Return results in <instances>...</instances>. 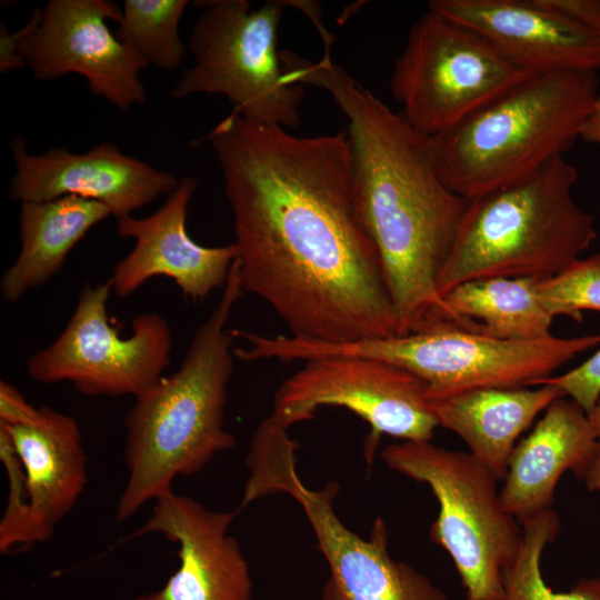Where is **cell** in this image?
I'll return each mask as SVG.
<instances>
[{"label":"cell","mask_w":600,"mask_h":600,"mask_svg":"<svg viewBox=\"0 0 600 600\" xmlns=\"http://www.w3.org/2000/svg\"><path fill=\"white\" fill-rule=\"evenodd\" d=\"M560 529L559 514L552 508L521 522V542L503 570L500 600H600L598 577L581 579L567 592H556L544 582L541 556Z\"/></svg>","instance_id":"603a6c76"},{"label":"cell","mask_w":600,"mask_h":600,"mask_svg":"<svg viewBox=\"0 0 600 600\" xmlns=\"http://www.w3.org/2000/svg\"><path fill=\"white\" fill-rule=\"evenodd\" d=\"M297 448L279 442L262 450L251 468L248 492L256 500L284 492L300 504L331 573L323 600H448L427 576L390 556L381 518L373 522L370 536L361 538L334 511L337 482L312 490L301 481Z\"/></svg>","instance_id":"8fae6325"},{"label":"cell","mask_w":600,"mask_h":600,"mask_svg":"<svg viewBox=\"0 0 600 600\" xmlns=\"http://www.w3.org/2000/svg\"><path fill=\"white\" fill-rule=\"evenodd\" d=\"M108 281L86 283L64 329L27 361L30 380L41 384L70 382L89 397L134 399L152 388L170 364L172 331L161 314L144 312L131 321L123 338L109 321Z\"/></svg>","instance_id":"7c38bea8"},{"label":"cell","mask_w":600,"mask_h":600,"mask_svg":"<svg viewBox=\"0 0 600 600\" xmlns=\"http://www.w3.org/2000/svg\"><path fill=\"white\" fill-rule=\"evenodd\" d=\"M579 173L558 156L510 184L469 200L438 291L487 278H550L597 238L592 217L573 200Z\"/></svg>","instance_id":"5b68a950"},{"label":"cell","mask_w":600,"mask_h":600,"mask_svg":"<svg viewBox=\"0 0 600 600\" xmlns=\"http://www.w3.org/2000/svg\"><path fill=\"white\" fill-rule=\"evenodd\" d=\"M3 427L26 476L34 519L46 540L72 510L88 479V458L78 422L50 407H40L36 422Z\"/></svg>","instance_id":"d6986e66"},{"label":"cell","mask_w":600,"mask_h":600,"mask_svg":"<svg viewBox=\"0 0 600 600\" xmlns=\"http://www.w3.org/2000/svg\"><path fill=\"white\" fill-rule=\"evenodd\" d=\"M597 440V451L587 472L581 479L587 490L600 493V399L589 414Z\"/></svg>","instance_id":"f546056e"},{"label":"cell","mask_w":600,"mask_h":600,"mask_svg":"<svg viewBox=\"0 0 600 600\" xmlns=\"http://www.w3.org/2000/svg\"><path fill=\"white\" fill-rule=\"evenodd\" d=\"M428 9L479 33L524 71L600 69V34L543 0H432Z\"/></svg>","instance_id":"e0dca14e"},{"label":"cell","mask_w":600,"mask_h":600,"mask_svg":"<svg viewBox=\"0 0 600 600\" xmlns=\"http://www.w3.org/2000/svg\"><path fill=\"white\" fill-rule=\"evenodd\" d=\"M188 4L187 0H124L114 36L149 66L176 70L188 51L178 31Z\"/></svg>","instance_id":"cb8c5ba5"},{"label":"cell","mask_w":600,"mask_h":600,"mask_svg":"<svg viewBox=\"0 0 600 600\" xmlns=\"http://www.w3.org/2000/svg\"><path fill=\"white\" fill-rule=\"evenodd\" d=\"M284 79L329 92L348 119L351 189L358 218L374 243L398 317V336L431 326L443 309L438 280L469 200L438 170L431 137L416 130L334 63L281 51Z\"/></svg>","instance_id":"7a4b0ae2"},{"label":"cell","mask_w":600,"mask_h":600,"mask_svg":"<svg viewBox=\"0 0 600 600\" xmlns=\"http://www.w3.org/2000/svg\"><path fill=\"white\" fill-rule=\"evenodd\" d=\"M538 296L552 318L581 321L583 310L600 311V252L577 259L557 274L538 282Z\"/></svg>","instance_id":"d4e9b609"},{"label":"cell","mask_w":600,"mask_h":600,"mask_svg":"<svg viewBox=\"0 0 600 600\" xmlns=\"http://www.w3.org/2000/svg\"><path fill=\"white\" fill-rule=\"evenodd\" d=\"M197 188L196 179L186 176L153 213L117 219L119 237L132 239L134 246L116 263L107 280L114 296L129 297L154 277L171 279L193 302L224 288L237 248L234 243L204 247L189 236L187 213Z\"/></svg>","instance_id":"9a60e30c"},{"label":"cell","mask_w":600,"mask_h":600,"mask_svg":"<svg viewBox=\"0 0 600 600\" xmlns=\"http://www.w3.org/2000/svg\"><path fill=\"white\" fill-rule=\"evenodd\" d=\"M40 408L33 407L12 383L0 381V424L6 427L28 426L36 422Z\"/></svg>","instance_id":"83f0119b"},{"label":"cell","mask_w":600,"mask_h":600,"mask_svg":"<svg viewBox=\"0 0 600 600\" xmlns=\"http://www.w3.org/2000/svg\"><path fill=\"white\" fill-rule=\"evenodd\" d=\"M580 138L584 142L600 146V93L582 127Z\"/></svg>","instance_id":"4dcf8cb0"},{"label":"cell","mask_w":600,"mask_h":600,"mask_svg":"<svg viewBox=\"0 0 600 600\" xmlns=\"http://www.w3.org/2000/svg\"><path fill=\"white\" fill-rule=\"evenodd\" d=\"M0 459L8 477L7 506L0 521V552L46 541L34 519L26 476L8 431L0 426Z\"/></svg>","instance_id":"484cf974"},{"label":"cell","mask_w":600,"mask_h":600,"mask_svg":"<svg viewBox=\"0 0 600 600\" xmlns=\"http://www.w3.org/2000/svg\"><path fill=\"white\" fill-rule=\"evenodd\" d=\"M122 9L109 0H50L10 33L0 23V72L29 67L39 81L68 73L86 78L94 96L121 111L147 100L140 71L148 62L112 32Z\"/></svg>","instance_id":"30bf717a"},{"label":"cell","mask_w":600,"mask_h":600,"mask_svg":"<svg viewBox=\"0 0 600 600\" xmlns=\"http://www.w3.org/2000/svg\"><path fill=\"white\" fill-rule=\"evenodd\" d=\"M551 9L600 34V0H543Z\"/></svg>","instance_id":"f1b7e54d"},{"label":"cell","mask_w":600,"mask_h":600,"mask_svg":"<svg viewBox=\"0 0 600 600\" xmlns=\"http://www.w3.org/2000/svg\"><path fill=\"white\" fill-rule=\"evenodd\" d=\"M566 397L552 384L484 388L430 402L439 426L454 432L469 452L499 481L520 434L554 400Z\"/></svg>","instance_id":"ffe728a7"},{"label":"cell","mask_w":600,"mask_h":600,"mask_svg":"<svg viewBox=\"0 0 600 600\" xmlns=\"http://www.w3.org/2000/svg\"><path fill=\"white\" fill-rule=\"evenodd\" d=\"M233 518L173 490L156 499L133 536L158 533L178 544L179 567L161 589L136 600H252L249 564L230 533Z\"/></svg>","instance_id":"2e32d148"},{"label":"cell","mask_w":600,"mask_h":600,"mask_svg":"<svg viewBox=\"0 0 600 600\" xmlns=\"http://www.w3.org/2000/svg\"><path fill=\"white\" fill-rule=\"evenodd\" d=\"M530 74L479 33L428 9L409 31L390 89L406 120L437 137Z\"/></svg>","instance_id":"9c48e42d"},{"label":"cell","mask_w":600,"mask_h":600,"mask_svg":"<svg viewBox=\"0 0 600 600\" xmlns=\"http://www.w3.org/2000/svg\"><path fill=\"white\" fill-rule=\"evenodd\" d=\"M552 384L578 403L589 416L600 399V350L572 370L551 376L536 386Z\"/></svg>","instance_id":"4316f807"},{"label":"cell","mask_w":600,"mask_h":600,"mask_svg":"<svg viewBox=\"0 0 600 600\" xmlns=\"http://www.w3.org/2000/svg\"><path fill=\"white\" fill-rule=\"evenodd\" d=\"M324 406L346 408L371 427L366 442L370 461L382 434L402 441H430L439 427L427 383L399 366L372 358L306 360L277 390L273 410L296 424L311 419Z\"/></svg>","instance_id":"4fadbf2b"},{"label":"cell","mask_w":600,"mask_h":600,"mask_svg":"<svg viewBox=\"0 0 600 600\" xmlns=\"http://www.w3.org/2000/svg\"><path fill=\"white\" fill-rule=\"evenodd\" d=\"M112 216L104 204L79 197L22 202L20 250L0 281L1 299L18 302L62 269L71 250L99 222Z\"/></svg>","instance_id":"44dd1931"},{"label":"cell","mask_w":600,"mask_h":600,"mask_svg":"<svg viewBox=\"0 0 600 600\" xmlns=\"http://www.w3.org/2000/svg\"><path fill=\"white\" fill-rule=\"evenodd\" d=\"M188 50L193 64L171 90L174 99L218 93L233 111L263 124L284 129L300 123L301 84L284 80L277 33L289 1H267L251 9L247 0L196 1Z\"/></svg>","instance_id":"ba28073f"},{"label":"cell","mask_w":600,"mask_h":600,"mask_svg":"<svg viewBox=\"0 0 600 600\" xmlns=\"http://www.w3.org/2000/svg\"><path fill=\"white\" fill-rule=\"evenodd\" d=\"M539 281L499 277L460 283L442 297L443 309L431 327L448 324L511 341L551 337L554 318L539 299Z\"/></svg>","instance_id":"7402d4cb"},{"label":"cell","mask_w":600,"mask_h":600,"mask_svg":"<svg viewBox=\"0 0 600 600\" xmlns=\"http://www.w3.org/2000/svg\"><path fill=\"white\" fill-rule=\"evenodd\" d=\"M234 261L221 297L197 329L178 369L134 399L124 419L127 481L114 518L123 522L172 490L178 477L200 472L237 446L224 429L233 372V333L227 324L243 296Z\"/></svg>","instance_id":"3957f363"},{"label":"cell","mask_w":600,"mask_h":600,"mask_svg":"<svg viewBox=\"0 0 600 600\" xmlns=\"http://www.w3.org/2000/svg\"><path fill=\"white\" fill-rule=\"evenodd\" d=\"M594 71L533 73L451 130L431 137L449 189L471 200L562 156L599 94Z\"/></svg>","instance_id":"277c9868"},{"label":"cell","mask_w":600,"mask_h":600,"mask_svg":"<svg viewBox=\"0 0 600 600\" xmlns=\"http://www.w3.org/2000/svg\"><path fill=\"white\" fill-rule=\"evenodd\" d=\"M10 150L16 163L9 196L17 202H39L79 197L108 207L116 219L171 194L179 179L146 161L103 142L84 153L54 147L30 153L22 137H13Z\"/></svg>","instance_id":"5bb4252c"},{"label":"cell","mask_w":600,"mask_h":600,"mask_svg":"<svg viewBox=\"0 0 600 600\" xmlns=\"http://www.w3.org/2000/svg\"><path fill=\"white\" fill-rule=\"evenodd\" d=\"M380 457L392 470L427 483L438 500L430 537L451 557L466 600H500L502 573L522 531L502 507L498 478L470 452L430 441L391 443Z\"/></svg>","instance_id":"52a82bcc"},{"label":"cell","mask_w":600,"mask_h":600,"mask_svg":"<svg viewBox=\"0 0 600 600\" xmlns=\"http://www.w3.org/2000/svg\"><path fill=\"white\" fill-rule=\"evenodd\" d=\"M599 344L600 333L511 341L437 324L406 336L347 342L280 334L270 341L269 352L281 362L331 356L390 362L421 378L432 402L476 389L534 387L577 354Z\"/></svg>","instance_id":"8992f818"},{"label":"cell","mask_w":600,"mask_h":600,"mask_svg":"<svg viewBox=\"0 0 600 600\" xmlns=\"http://www.w3.org/2000/svg\"><path fill=\"white\" fill-rule=\"evenodd\" d=\"M596 451L587 412L567 397L554 400L511 453L500 489L504 511L521 523L551 509L562 474L570 471L581 480Z\"/></svg>","instance_id":"ac0fdd59"},{"label":"cell","mask_w":600,"mask_h":600,"mask_svg":"<svg viewBox=\"0 0 600 600\" xmlns=\"http://www.w3.org/2000/svg\"><path fill=\"white\" fill-rule=\"evenodd\" d=\"M220 164L244 292L291 336H398L379 252L356 212L348 136L298 137L231 111L204 138Z\"/></svg>","instance_id":"6da1fadb"}]
</instances>
